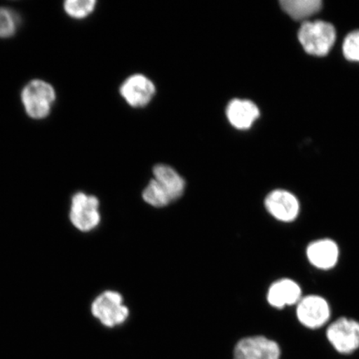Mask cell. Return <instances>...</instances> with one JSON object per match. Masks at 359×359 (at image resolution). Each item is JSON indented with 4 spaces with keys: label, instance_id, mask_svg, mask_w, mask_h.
Listing matches in <instances>:
<instances>
[{
    "label": "cell",
    "instance_id": "obj_1",
    "mask_svg": "<svg viewBox=\"0 0 359 359\" xmlns=\"http://www.w3.org/2000/svg\"><path fill=\"white\" fill-rule=\"evenodd\" d=\"M335 39L334 27L325 21L305 22L299 31L300 43L311 55H327L334 46Z\"/></svg>",
    "mask_w": 359,
    "mask_h": 359
},
{
    "label": "cell",
    "instance_id": "obj_2",
    "mask_svg": "<svg viewBox=\"0 0 359 359\" xmlns=\"http://www.w3.org/2000/svg\"><path fill=\"white\" fill-rule=\"evenodd\" d=\"M326 339L341 355H352L359 350V322L348 317L337 318L327 326Z\"/></svg>",
    "mask_w": 359,
    "mask_h": 359
},
{
    "label": "cell",
    "instance_id": "obj_3",
    "mask_svg": "<svg viewBox=\"0 0 359 359\" xmlns=\"http://www.w3.org/2000/svg\"><path fill=\"white\" fill-rule=\"evenodd\" d=\"M21 98L27 114L34 119H43L50 114L56 93L52 85L33 80L22 89Z\"/></svg>",
    "mask_w": 359,
    "mask_h": 359
},
{
    "label": "cell",
    "instance_id": "obj_4",
    "mask_svg": "<svg viewBox=\"0 0 359 359\" xmlns=\"http://www.w3.org/2000/svg\"><path fill=\"white\" fill-rule=\"evenodd\" d=\"M92 313L103 325L112 327L123 324L129 311L123 304L122 295L114 291H106L94 300Z\"/></svg>",
    "mask_w": 359,
    "mask_h": 359
},
{
    "label": "cell",
    "instance_id": "obj_5",
    "mask_svg": "<svg viewBox=\"0 0 359 359\" xmlns=\"http://www.w3.org/2000/svg\"><path fill=\"white\" fill-rule=\"evenodd\" d=\"M69 218L79 231H93L100 223V201L96 196L77 193L72 198Z\"/></svg>",
    "mask_w": 359,
    "mask_h": 359
},
{
    "label": "cell",
    "instance_id": "obj_6",
    "mask_svg": "<svg viewBox=\"0 0 359 359\" xmlns=\"http://www.w3.org/2000/svg\"><path fill=\"white\" fill-rule=\"evenodd\" d=\"M296 307V316L300 325L306 329L316 330L329 322L331 311L329 303L320 295L304 296Z\"/></svg>",
    "mask_w": 359,
    "mask_h": 359
},
{
    "label": "cell",
    "instance_id": "obj_7",
    "mask_svg": "<svg viewBox=\"0 0 359 359\" xmlns=\"http://www.w3.org/2000/svg\"><path fill=\"white\" fill-rule=\"evenodd\" d=\"M282 349L276 341L266 336H251L236 345L234 359H281Z\"/></svg>",
    "mask_w": 359,
    "mask_h": 359
},
{
    "label": "cell",
    "instance_id": "obj_8",
    "mask_svg": "<svg viewBox=\"0 0 359 359\" xmlns=\"http://www.w3.org/2000/svg\"><path fill=\"white\" fill-rule=\"evenodd\" d=\"M264 206L273 218L285 223L295 221L300 212L297 197L286 190L278 189L269 193Z\"/></svg>",
    "mask_w": 359,
    "mask_h": 359
},
{
    "label": "cell",
    "instance_id": "obj_9",
    "mask_svg": "<svg viewBox=\"0 0 359 359\" xmlns=\"http://www.w3.org/2000/svg\"><path fill=\"white\" fill-rule=\"evenodd\" d=\"M120 93L130 106L142 107L154 98L156 87L145 75L134 74L124 81L120 88Z\"/></svg>",
    "mask_w": 359,
    "mask_h": 359
},
{
    "label": "cell",
    "instance_id": "obj_10",
    "mask_svg": "<svg viewBox=\"0 0 359 359\" xmlns=\"http://www.w3.org/2000/svg\"><path fill=\"white\" fill-rule=\"evenodd\" d=\"M306 257L313 267L329 271L339 262V245L331 239L314 241L307 247Z\"/></svg>",
    "mask_w": 359,
    "mask_h": 359
},
{
    "label": "cell",
    "instance_id": "obj_11",
    "mask_svg": "<svg viewBox=\"0 0 359 359\" xmlns=\"http://www.w3.org/2000/svg\"><path fill=\"white\" fill-rule=\"evenodd\" d=\"M302 297V287L297 282L286 278L273 283L267 294L268 303L278 309L297 304Z\"/></svg>",
    "mask_w": 359,
    "mask_h": 359
},
{
    "label": "cell",
    "instance_id": "obj_12",
    "mask_svg": "<svg viewBox=\"0 0 359 359\" xmlns=\"http://www.w3.org/2000/svg\"><path fill=\"white\" fill-rule=\"evenodd\" d=\"M259 114L257 105L250 100H233L226 107L229 123L238 130H247L252 127Z\"/></svg>",
    "mask_w": 359,
    "mask_h": 359
},
{
    "label": "cell",
    "instance_id": "obj_13",
    "mask_svg": "<svg viewBox=\"0 0 359 359\" xmlns=\"http://www.w3.org/2000/svg\"><path fill=\"white\" fill-rule=\"evenodd\" d=\"M154 175L155 181L167 193L172 201L180 198L185 191V180L180 176L176 170L169 165H155Z\"/></svg>",
    "mask_w": 359,
    "mask_h": 359
},
{
    "label": "cell",
    "instance_id": "obj_14",
    "mask_svg": "<svg viewBox=\"0 0 359 359\" xmlns=\"http://www.w3.org/2000/svg\"><path fill=\"white\" fill-rule=\"evenodd\" d=\"M280 6L291 18L302 20L320 11L322 2L320 0H282Z\"/></svg>",
    "mask_w": 359,
    "mask_h": 359
},
{
    "label": "cell",
    "instance_id": "obj_15",
    "mask_svg": "<svg viewBox=\"0 0 359 359\" xmlns=\"http://www.w3.org/2000/svg\"><path fill=\"white\" fill-rule=\"evenodd\" d=\"M143 199L155 208H163L172 202L169 196L161 188L158 183L154 179H151L150 182L142 193Z\"/></svg>",
    "mask_w": 359,
    "mask_h": 359
},
{
    "label": "cell",
    "instance_id": "obj_16",
    "mask_svg": "<svg viewBox=\"0 0 359 359\" xmlns=\"http://www.w3.org/2000/svg\"><path fill=\"white\" fill-rule=\"evenodd\" d=\"M95 6L94 0H69L65 4V10L74 19H83L94 11Z\"/></svg>",
    "mask_w": 359,
    "mask_h": 359
},
{
    "label": "cell",
    "instance_id": "obj_17",
    "mask_svg": "<svg viewBox=\"0 0 359 359\" xmlns=\"http://www.w3.org/2000/svg\"><path fill=\"white\" fill-rule=\"evenodd\" d=\"M18 17L6 8H0V38H8L15 33Z\"/></svg>",
    "mask_w": 359,
    "mask_h": 359
},
{
    "label": "cell",
    "instance_id": "obj_18",
    "mask_svg": "<svg viewBox=\"0 0 359 359\" xmlns=\"http://www.w3.org/2000/svg\"><path fill=\"white\" fill-rule=\"evenodd\" d=\"M343 53L350 61L359 62V30L350 33L343 43Z\"/></svg>",
    "mask_w": 359,
    "mask_h": 359
}]
</instances>
